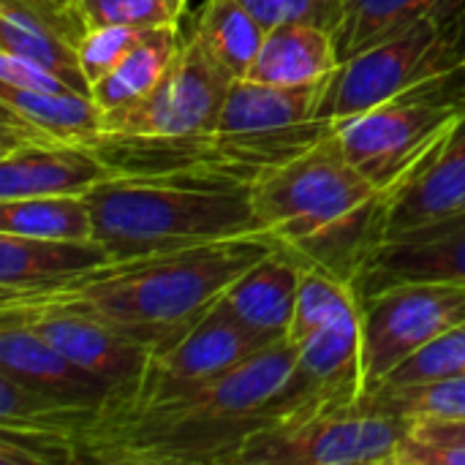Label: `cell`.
<instances>
[{"mask_svg": "<svg viewBox=\"0 0 465 465\" xmlns=\"http://www.w3.org/2000/svg\"><path fill=\"white\" fill-rule=\"evenodd\" d=\"M294 357V343L278 341L193 392L101 411L79 436V458L93 463L234 465L253 433L278 422L275 403Z\"/></svg>", "mask_w": 465, "mask_h": 465, "instance_id": "cell-1", "label": "cell"}, {"mask_svg": "<svg viewBox=\"0 0 465 465\" xmlns=\"http://www.w3.org/2000/svg\"><path fill=\"white\" fill-rule=\"evenodd\" d=\"M275 245L267 232H256L109 262L46 292L0 300H30L82 313L155 357L183 341L223 300L229 286Z\"/></svg>", "mask_w": 465, "mask_h": 465, "instance_id": "cell-2", "label": "cell"}, {"mask_svg": "<svg viewBox=\"0 0 465 465\" xmlns=\"http://www.w3.org/2000/svg\"><path fill=\"white\" fill-rule=\"evenodd\" d=\"M262 232L305 267L357 283L387 237L392 191L371 183L330 134L251 183Z\"/></svg>", "mask_w": 465, "mask_h": 465, "instance_id": "cell-3", "label": "cell"}, {"mask_svg": "<svg viewBox=\"0 0 465 465\" xmlns=\"http://www.w3.org/2000/svg\"><path fill=\"white\" fill-rule=\"evenodd\" d=\"M87 202L93 237L112 262L262 232L251 180L210 166L117 172Z\"/></svg>", "mask_w": 465, "mask_h": 465, "instance_id": "cell-4", "label": "cell"}, {"mask_svg": "<svg viewBox=\"0 0 465 465\" xmlns=\"http://www.w3.org/2000/svg\"><path fill=\"white\" fill-rule=\"evenodd\" d=\"M324 82L313 84H267L234 79L221 106L215 128L193 142H147L144 155L153 161H174L169 169L210 166L256 180L324 136L332 120L324 117Z\"/></svg>", "mask_w": 465, "mask_h": 465, "instance_id": "cell-5", "label": "cell"}, {"mask_svg": "<svg viewBox=\"0 0 465 465\" xmlns=\"http://www.w3.org/2000/svg\"><path fill=\"white\" fill-rule=\"evenodd\" d=\"M463 114V106L436 76L368 112L332 123V136L371 183L395 191Z\"/></svg>", "mask_w": 465, "mask_h": 465, "instance_id": "cell-6", "label": "cell"}, {"mask_svg": "<svg viewBox=\"0 0 465 465\" xmlns=\"http://www.w3.org/2000/svg\"><path fill=\"white\" fill-rule=\"evenodd\" d=\"M234 74L191 27L161 82L139 101L104 112L106 142H193L207 136Z\"/></svg>", "mask_w": 465, "mask_h": 465, "instance_id": "cell-7", "label": "cell"}, {"mask_svg": "<svg viewBox=\"0 0 465 465\" xmlns=\"http://www.w3.org/2000/svg\"><path fill=\"white\" fill-rule=\"evenodd\" d=\"M409 425L368 409H349L270 425L253 433L234 465H395Z\"/></svg>", "mask_w": 465, "mask_h": 465, "instance_id": "cell-8", "label": "cell"}, {"mask_svg": "<svg viewBox=\"0 0 465 465\" xmlns=\"http://www.w3.org/2000/svg\"><path fill=\"white\" fill-rule=\"evenodd\" d=\"M455 41L458 22L433 16L343 60L327 79L324 117L346 120L441 76L452 63Z\"/></svg>", "mask_w": 465, "mask_h": 465, "instance_id": "cell-9", "label": "cell"}, {"mask_svg": "<svg viewBox=\"0 0 465 465\" xmlns=\"http://www.w3.org/2000/svg\"><path fill=\"white\" fill-rule=\"evenodd\" d=\"M360 305L365 395L387 384L417 351L465 322V289L450 283H403L379 292Z\"/></svg>", "mask_w": 465, "mask_h": 465, "instance_id": "cell-10", "label": "cell"}, {"mask_svg": "<svg viewBox=\"0 0 465 465\" xmlns=\"http://www.w3.org/2000/svg\"><path fill=\"white\" fill-rule=\"evenodd\" d=\"M294 349V368L275 403L278 422L349 409L365 398L362 305Z\"/></svg>", "mask_w": 465, "mask_h": 465, "instance_id": "cell-11", "label": "cell"}, {"mask_svg": "<svg viewBox=\"0 0 465 465\" xmlns=\"http://www.w3.org/2000/svg\"><path fill=\"white\" fill-rule=\"evenodd\" d=\"M272 341L248 330L237 319H232L221 305H215L183 341H177L169 351L150 357L147 371L136 390L104 411L123 406H147L158 401H169L185 392H193L218 376L234 371L248 357L270 346ZM278 343V341H275Z\"/></svg>", "mask_w": 465, "mask_h": 465, "instance_id": "cell-12", "label": "cell"}, {"mask_svg": "<svg viewBox=\"0 0 465 465\" xmlns=\"http://www.w3.org/2000/svg\"><path fill=\"white\" fill-rule=\"evenodd\" d=\"M0 316L33 327L60 354L109 384L117 392L114 401L131 395L147 371L150 354L142 346L82 313L30 300H0Z\"/></svg>", "mask_w": 465, "mask_h": 465, "instance_id": "cell-13", "label": "cell"}, {"mask_svg": "<svg viewBox=\"0 0 465 465\" xmlns=\"http://www.w3.org/2000/svg\"><path fill=\"white\" fill-rule=\"evenodd\" d=\"M403 283H450L465 289V210L387 234L362 267L354 292L362 302Z\"/></svg>", "mask_w": 465, "mask_h": 465, "instance_id": "cell-14", "label": "cell"}, {"mask_svg": "<svg viewBox=\"0 0 465 465\" xmlns=\"http://www.w3.org/2000/svg\"><path fill=\"white\" fill-rule=\"evenodd\" d=\"M104 109L87 93H30L0 82V155L25 144L101 150Z\"/></svg>", "mask_w": 465, "mask_h": 465, "instance_id": "cell-15", "label": "cell"}, {"mask_svg": "<svg viewBox=\"0 0 465 465\" xmlns=\"http://www.w3.org/2000/svg\"><path fill=\"white\" fill-rule=\"evenodd\" d=\"M0 371L71 406L104 411L117 392L60 354L33 327L0 316Z\"/></svg>", "mask_w": 465, "mask_h": 465, "instance_id": "cell-16", "label": "cell"}, {"mask_svg": "<svg viewBox=\"0 0 465 465\" xmlns=\"http://www.w3.org/2000/svg\"><path fill=\"white\" fill-rule=\"evenodd\" d=\"M114 174V166L93 147L25 144L0 155V202L30 196H87Z\"/></svg>", "mask_w": 465, "mask_h": 465, "instance_id": "cell-17", "label": "cell"}, {"mask_svg": "<svg viewBox=\"0 0 465 465\" xmlns=\"http://www.w3.org/2000/svg\"><path fill=\"white\" fill-rule=\"evenodd\" d=\"M465 210V114L436 150L392 191L387 234L433 223Z\"/></svg>", "mask_w": 465, "mask_h": 465, "instance_id": "cell-18", "label": "cell"}, {"mask_svg": "<svg viewBox=\"0 0 465 465\" xmlns=\"http://www.w3.org/2000/svg\"><path fill=\"white\" fill-rule=\"evenodd\" d=\"M302 270L305 264L294 253L275 245L229 286L218 305L262 338L286 341Z\"/></svg>", "mask_w": 465, "mask_h": 465, "instance_id": "cell-19", "label": "cell"}, {"mask_svg": "<svg viewBox=\"0 0 465 465\" xmlns=\"http://www.w3.org/2000/svg\"><path fill=\"white\" fill-rule=\"evenodd\" d=\"M109 262L112 256L95 240H41L0 232V297L46 292Z\"/></svg>", "mask_w": 465, "mask_h": 465, "instance_id": "cell-20", "label": "cell"}, {"mask_svg": "<svg viewBox=\"0 0 465 465\" xmlns=\"http://www.w3.org/2000/svg\"><path fill=\"white\" fill-rule=\"evenodd\" d=\"M341 68L335 33L316 25L270 27L245 79L267 84H313Z\"/></svg>", "mask_w": 465, "mask_h": 465, "instance_id": "cell-21", "label": "cell"}, {"mask_svg": "<svg viewBox=\"0 0 465 465\" xmlns=\"http://www.w3.org/2000/svg\"><path fill=\"white\" fill-rule=\"evenodd\" d=\"M465 0H343V19L335 30L341 63L398 35L425 19L458 22Z\"/></svg>", "mask_w": 465, "mask_h": 465, "instance_id": "cell-22", "label": "cell"}, {"mask_svg": "<svg viewBox=\"0 0 465 465\" xmlns=\"http://www.w3.org/2000/svg\"><path fill=\"white\" fill-rule=\"evenodd\" d=\"M0 49L41 63L74 90L93 95L79 65L76 46L49 22H44L25 0H0Z\"/></svg>", "mask_w": 465, "mask_h": 465, "instance_id": "cell-23", "label": "cell"}, {"mask_svg": "<svg viewBox=\"0 0 465 465\" xmlns=\"http://www.w3.org/2000/svg\"><path fill=\"white\" fill-rule=\"evenodd\" d=\"M180 44H183L180 25H163L147 30L134 44V49L117 63V68L93 87L95 104L104 112H112L147 95L172 65Z\"/></svg>", "mask_w": 465, "mask_h": 465, "instance_id": "cell-24", "label": "cell"}, {"mask_svg": "<svg viewBox=\"0 0 465 465\" xmlns=\"http://www.w3.org/2000/svg\"><path fill=\"white\" fill-rule=\"evenodd\" d=\"M193 30L237 79L248 76L267 35V27L240 0H202Z\"/></svg>", "mask_w": 465, "mask_h": 465, "instance_id": "cell-25", "label": "cell"}, {"mask_svg": "<svg viewBox=\"0 0 465 465\" xmlns=\"http://www.w3.org/2000/svg\"><path fill=\"white\" fill-rule=\"evenodd\" d=\"M0 232L41 240H95L87 196H30L0 202Z\"/></svg>", "mask_w": 465, "mask_h": 465, "instance_id": "cell-26", "label": "cell"}, {"mask_svg": "<svg viewBox=\"0 0 465 465\" xmlns=\"http://www.w3.org/2000/svg\"><path fill=\"white\" fill-rule=\"evenodd\" d=\"M362 403L409 428L422 422L465 420V376L417 384H384L365 395Z\"/></svg>", "mask_w": 465, "mask_h": 465, "instance_id": "cell-27", "label": "cell"}, {"mask_svg": "<svg viewBox=\"0 0 465 465\" xmlns=\"http://www.w3.org/2000/svg\"><path fill=\"white\" fill-rule=\"evenodd\" d=\"M98 420V411L71 406L49 392H41L0 371V425L33 428L71 436L79 447V436Z\"/></svg>", "mask_w": 465, "mask_h": 465, "instance_id": "cell-28", "label": "cell"}, {"mask_svg": "<svg viewBox=\"0 0 465 465\" xmlns=\"http://www.w3.org/2000/svg\"><path fill=\"white\" fill-rule=\"evenodd\" d=\"M354 308H360V297L351 283H343L327 272L305 267L286 341L300 346L316 332H322L324 327H330L332 322H338L341 316L351 313Z\"/></svg>", "mask_w": 465, "mask_h": 465, "instance_id": "cell-29", "label": "cell"}, {"mask_svg": "<svg viewBox=\"0 0 465 465\" xmlns=\"http://www.w3.org/2000/svg\"><path fill=\"white\" fill-rule=\"evenodd\" d=\"M191 0H79L82 16L90 25H128V27H163L180 25Z\"/></svg>", "mask_w": 465, "mask_h": 465, "instance_id": "cell-30", "label": "cell"}, {"mask_svg": "<svg viewBox=\"0 0 465 465\" xmlns=\"http://www.w3.org/2000/svg\"><path fill=\"white\" fill-rule=\"evenodd\" d=\"M79 447L71 436L33 428L0 425V463L3 465H49L79 463Z\"/></svg>", "mask_w": 465, "mask_h": 465, "instance_id": "cell-31", "label": "cell"}, {"mask_svg": "<svg viewBox=\"0 0 465 465\" xmlns=\"http://www.w3.org/2000/svg\"><path fill=\"white\" fill-rule=\"evenodd\" d=\"M452 376H465V322L444 332L441 338H436L411 360H406L390 376L387 384H417V381H436Z\"/></svg>", "mask_w": 465, "mask_h": 465, "instance_id": "cell-32", "label": "cell"}, {"mask_svg": "<svg viewBox=\"0 0 465 465\" xmlns=\"http://www.w3.org/2000/svg\"><path fill=\"white\" fill-rule=\"evenodd\" d=\"M153 30V27H150ZM142 27L128 25H90L76 44L79 65L84 71V79L90 82V90L117 68V63L134 49V44L144 35Z\"/></svg>", "mask_w": 465, "mask_h": 465, "instance_id": "cell-33", "label": "cell"}, {"mask_svg": "<svg viewBox=\"0 0 465 465\" xmlns=\"http://www.w3.org/2000/svg\"><path fill=\"white\" fill-rule=\"evenodd\" d=\"M267 30L278 25H316L330 33L343 19V0H240Z\"/></svg>", "mask_w": 465, "mask_h": 465, "instance_id": "cell-34", "label": "cell"}, {"mask_svg": "<svg viewBox=\"0 0 465 465\" xmlns=\"http://www.w3.org/2000/svg\"><path fill=\"white\" fill-rule=\"evenodd\" d=\"M0 82L30 93H79L41 63H33L5 49H0Z\"/></svg>", "mask_w": 465, "mask_h": 465, "instance_id": "cell-35", "label": "cell"}, {"mask_svg": "<svg viewBox=\"0 0 465 465\" xmlns=\"http://www.w3.org/2000/svg\"><path fill=\"white\" fill-rule=\"evenodd\" d=\"M395 465H465V444L436 441L409 430L398 447Z\"/></svg>", "mask_w": 465, "mask_h": 465, "instance_id": "cell-36", "label": "cell"}, {"mask_svg": "<svg viewBox=\"0 0 465 465\" xmlns=\"http://www.w3.org/2000/svg\"><path fill=\"white\" fill-rule=\"evenodd\" d=\"M44 22H49L57 33H63L74 46L82 41L87 22L82 16V8L71 0H25Z\"/></svg>", "mask_w": 465, "mask_h": 465, "instance_id": "cell-37", "label": "cell"}, {"mask_svg": "<svg viewBox=\"0 0 465 465\" xmlns=\"http://www.w3.org/2000/svg\"><path fill=\"white\" fill-rule=\"evenodd\" d=\"M444 90L465 109V14L458 19V41L450 68L439 76Z\"/></svg>", "mask_w": 465, "mask_h": 465, "instance_id": "cell-38", "label": "cell"}, {"mask_svg": "<svg viewBox=\"0 0 465 465\" xmlns=\"http://www.w3.org/2000/svg\"><path fill=\"white\" fill-rule=\"evenodd\" d=\"M417 436L450 441V444H465V420H447V422H422L409 428Z\"/></svg>", "mask_w": 465, "mask_h": 465, "instance_id": "cell-39", "label": "cell"}, {"mask_svg": "<svg viewBox=\"0 0 465 465\" xmlns=\"http://www.w3.org/2000/svg\"><path fill=\"white\" fill-rule=\"evenodd\" d=\"M71 3H74V5H79V0H71Z\"/></svg>", "mask_w": 465, "mask_h": 465, "instance_id": "cell-40", "label": "cell"}]
</instances>
